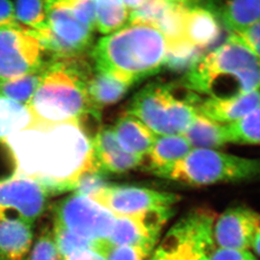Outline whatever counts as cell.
Instances as JSON below:
<instances>
[{"mask_svg":"<svg viewBox=\"0 0 260 260\" xmlns=\"http://www.w3.org/2000/svg\"><path fill=\"white\" fill-rule=\"evenodd\" d=\"M92 145L95 160L103 173H125L142 163V158L121 147L113 128L98 131L92 138Z\"/></svg>","mask_w":260,"mask_h":260,"instance_id":"cell-16","label":"cell"},{"mask_svg":"<svg viewBox=\"0 0 260 260\" xmlns=\"http://www.w3.org/2000/svg\"><path fill=\"white\" fill-rule=\"evenodd\" d=\"M45 66L31 74L0 82V95L28 105L40 84Z\"/></svg>","mask_w":260,"mask_h":260,"instance_id":"cell-27","label":"cell"},{"mask_svg":"<svg viewBox=\"0 0 260 260\" xmlns=\"http://www.w3.org/2000/svg\"><path fill=\"white\" fill-rule=\"evenodd\" d=\"M166 1L181 7L191 8L195 6H203L201 4L204 0H166Z\"/></svg>","mask_w":260,"mask_h":260,"instance_id":"cell-40","label":"cell"},{"mask_svg":"<svg viewBox=\"0 0 260 260\" xmlns=\"http://www.w3.org/2000/svg\"><path fill=\"white\" fill-rule=\"evenodd\" d=\"M193 150L183 135L157 136L148 152L146 169L157 175L160 171L181 160Z\"/></svg>","mask_w":260,"mask_h":260,"instance_id":"cell-21","label":"cell"},{"mask_svg":"<svg viewBox=\"0 0 260 260\" xmlns=\"http://www.w3.org/2000/svg\"><path fill=\"white\" fill-rule=\"evenodd\" d=\"M95 29L103 34L120 30L129 22V10L122 0H95Z\"/></svg>","mask_w":260,"mask_h":260,"instance_id":"cell-25","label":"cell"},{"mask_svg":"<svg viewBox=\"0 0 260 260\" xmlns=\"http://www.w3.org/2000/svg\"><path fill=\"white\" fill-rule=\"evenodd\" d=\"M221 34L220 21L215 13L205 6L186 8L184 38L200 51L217 43Z\"/></svg>","mask_w":260,"mask_h":260,"instance_id":"cell-17","label":"cell"},{"mask_svg":"<svg viewBox=\"0 0 260 260\" xmlns=\"http://www.w3.org/2000/svg\"><path fill=\"white\" fill-rule=\"evenodd\" d=\"M258 213L246 207L230 208L216 218L213 237L218 248L249 250Z\"/></svg>","mask_w":260,"mask_h":260,"instance_id":"cell-14","label":"cell"},{"mask_svg":"<svg viewBox=\"0 0 260 260\" xmlns=\"http://www.w3.org/2000/svg\"><path fill=\"white\" fill-rule=\"evenodd\" d=\"M34 118L27 105L0 95V142L32 125Z\"/></svg>","mask_w":260,"mask_h":260,"instance_id":"cell-23","label":"cell"},{"mask_svg":"<svg viewBox=\"0 0 260 260\" xmlns=\"http://www.w3.org/2000/svg\"><path fill=\"white\" fill-rule=\"evenodd\" d=\"M260 106V90L228 98H207L197 103V113L226 125L238 121Z\"/></svg>","mask_w":260,"mask_h":260,"instance_id":"cell-15","label":"cell"},{"mask_svg":"<svg viewBox=\"0 0 260 260\" xmlns=\"http://www.w3.org/2000/svg\"><path fill=\"white\" fill-rule=\"evenodd\" d=\"M173 214L172 207L149 210L135 215H116L115 224L107 243L110 247H155L163 226Z\"/></svg>","mask_w":260,"mask_h":260,"instance_id":"cell-13","label":"cell"},{"mask_svg":"<svg viewBox=\"0 0 260 260\" xmlns=\"http://www.w3.org/2000/svg\"><path fill=\"white\" fill-rule=\"evenodd\" d=\"M103 172H90L81 176L73 187L75 194L82 195L91 199L101 191L108 188L109 183Z\"/></svg>","mask_w":260,"mask_h":260,"instance_id":"cell-31","label":"cell"},{"mask_svg":"<svg viewBox=\"0 0 260 260\" xmlns=\"http://www.w3.org/2000/svg\"><path fill=\"white\" fill-rule=\"evenodd\" d=\"M78 58L53 59L46 63L40 84L28 104L34 123L79 121L92 113L87 81L92 70Z\"/></svg>","mask_w":260,"mask_h":260,"instance_id":"cell-3","label":"cell"},{"mask_svg":"<svg viewBox=\"0 0 260 260\" xmlns=\"http://www.w3.org/2000/svg\"><path fill=\"white\" fill-rule=\"evenodd\" d=\"M131 85L108 73L95 69L87 81V94L93 109L99 113L103 108L118 103Z\"/></svg>","mask_w":260,"mask_h":260,"instance_id":"cell-20","label":"cell"},{"mask_svg":"<svg viewBox=\"0 0 260 260\" xmlns=\"http://www.w3.org/2000/svg\"><path fill=\"white\" fill-rule=\"evenodd\" d=\"M251 248L260 257V214L258 213L256 221L255 230L253 233V238L251 242Z\"/></svg>","mask_w":260,"mask_h":260,"instance_id":"cell-39","label":"cell"},{"mask_svg":"<svg viewBox=\"0 0 260 260\" xmlns=\"http://www.w3.org/2000/svg\"><path fill=\"white\" fill-rule=\"evenodd\" d=\"M202 51L186 39L168 43L165 67L175 72H187L202 57Z\"/></svg>","mask_w":260,"mask_h":260,"instance_id":"cell-30","label":"cell"},{"mask_svg":"<svg viewBox=\"0 0 260 260\" xmlns=\"http://www.w3.org/2000/svg\"><path fill=\"white\" fill-rule=\"evenodd\" d=\"M61 260H107L106 252L100 250H85L73 253Z\"/></svg>","mask_w":260,"mask_h":260,"instance_id":"cell-38","label":"cell"},{"mask_svg":"<svg viewBox=\"0 0 260 260\" xmlns=\"http://www.w3.org/2000/svg\"><path fill=\"white\" fill-rule=\"evenodd\" d=\"M116 215L95 200L70 195L54 208V224L94 242H107L115 224Z\"/></svg>","mask_w":260,"mask_h":260,"instance_id":"cell-9","label":"cell"},{"mask_svg":"<svg viewBox=\"0 0 260 260\" xmlns=\"http://www.w3.org/2000/svg\"><path fill=\"white\" fill-rule=\"evenodd\" d=\"M50 194L41 183L24 176L0 179V219L33 225L44 212Z\"/></svg>","mask_w":260,"mask_h":260,"instance_id":"cell-11","label":"cell"},{"mask_svg":"<svg viewBox=\"0 0 260 260\" xmlns=\"http://www.w3.org/2000/svg\"><path fill=\"white\" fill-rule=\"evenodd\" d=\"M32 225L22 220L0 219V260H26L32 247Z\"/></svg>","mask_w":260,"mask_h":260,"instance_id":"cell-18","label":"cell"},{"mask_svg":"<svg viewBox=\"0 0 260 260\" xmlns=\"http://www.w3.org/2000/svg\"><path fill=\"white\" fill-rule=\"evenodd\" d=\"M182 135L193 149L216 150L228 144L225 125L215 123L198 113L193 123Z\"/></svg>","mask_w":260,"mask_h":260,"instance_id":"cell-22","label":"cell"},{"mask_svg":"<svg viewBox=\"0 0 260 260\" xmlns=\"http://www.w3.org/2000/svg\"><path fill=\"white\" fill-rule=\"evenodd\" d=\"M45 53L33 30L20 25L0 28V82L40 70Z\"/></svg>","mask_w":260,"mask_h":260,"instance_id":"cell-10","label":"cell"},{"mask_svg":"<svg viewBox=\"0 0 260 260\" xmlns=\"http://www.w3.org/2000/svg\"><path fill=\"white\" fill-rule=\"evenodd\" d=\"M129 12L141 6L146 0H122Z\"/></svg>","mask_w":260,"mask_h":260,"instance_id":"cell-41","label":"cell"},{"mask_svg":"<svg viewBox=\"0 0 260 260\" xmlns=\"http://www.w3.org/2000/svg\"><path fill=\"white\" fill-rule=\"evenodd\" d=\"M259 175L260 159L210 149H193L157 174L160 178L195 186L244 180Z\"/></svg>","mask_w":260,"mask_h":260,"instance_id":"cell-5","label":"cell"},{"mask_svg":"<svg viewBox=\"0 0 260 260\" xmlns=\"http://www.w3.org/2000/svg\"><path fill=\"white\" fill-rule=\"evenodd\" d=\"M115 215H135L172 208L180 197L175 193L135 186H108L91 198Z\"/></svg>","mask_w":260,"mask_h":260,"instance_id":"cell-12","label":"cell"},{"mask_svg":"<svg viewBox=\"0 0 260 260\" xmlns=\"http://www.w3.org/2000/svg\"><path fill=\"white\" fill-rule=\"evenodd\" d=\"M14 5L19 25L34 31L47 27V0H14Z\"/></svg>","mask_w":260,"mask_h":260,"instance_id":"cell-29","label":"cell"},{"mask_svg":"<svg viewBox=\"0 0 260 260\" xmlns=\"http://www.w3.org/2000/svg\"><path fill=\"white\" fill-rule=\"evenodd\" d=\"M19 25L15 15L14 0H0V28Z\"/></svg>","mask_w":260,"mask_h":260,"instance_id":"cell-37","label":"cell"},{"mask_svg":"<svg viewBox=\"0 0 260 260\" xmlns=\"http://www.w3.org/2000/svg\"><path fill=\"white\" fill-rule=\"evenodd\" d=\"M34 32L53 59L78 58L93 40V30L78 20L63 0H47V27Z\"/></svg>","mask_w":260,"mask_h":260,"instance_id":"cell-8","label":"cell"},{"mask_svg":"<svg viewBox=\"0 0 260 260\" xmlns=\"http://www.w3.org/2000/svg\"><path fill=\"white\" fill-rule=\"evenodd\" d=\"M78 20L94 31L95 29V0H63Z\"/></svg>","mask_w":260,"mask_h":260,"instance_id":"cell-35","label":"cell"},{"mask_svg":"<svg viewBox=\"0 0 260 260\" xmlns=\"http://www.w3.org/2000/svg\"><path fill=\"white\" fill-rule=\"evenodd\" d=\"M168 41L152 25L128 23L101 38L92 51L95 69L130 85L165 67Z\"/></svg>","mask_w":260,"mask_h":260,"instance_id":"cell-2","label":"cell"},{"mask_svg":"<svg viewBox=\"0 0 260 260\" xmlns=\"http://www.w3.org/2000/svg\"><path fill=\"white\" fill-rule=\"evenodd\" d=\"M229 38L244 46L260 61V20L238 32L231 33Z\"/></svg>","mask_w":260,"mask_h":260,"instance_id":"cell-34","label":"cell"},{"mask_svg":"<svg viewBox=\"0 0 260 260\" xmlns=\"http://www.w3.org/2000/svg\"><path fill=\"white\" fill-rule=\"evenodd\" d=\"M215 215L196 209L181 218L164 236L146 260H209L215 249Z\"/></svg>","mask_w":260,"mask_h":260,"instance_id":"cell-7","label":"cell"},{"mask_svg":"<svg viewBox=\"0 0 260 260\" xmlns=\"http://www.w3.org/2000/svg\"><path fill=\"white\" fill-rule=\"evenodd\" d=\"M16 175L41 183L51 195L72 191L85 173L100 170L92 139L79 121L34 123L5 141Z\"/></svg>","mask_w":260,"mask_h":260,"instance_id":"cell-1","label":"cell"},{"mask_svg":"<svg viewBox=\"0 0 260 260\" xmlns=\"http://www.w3.org/2000/svg\"><path fill=\"white\" fill-rule=\"evenodd\" d=\"M183 87L207 98H228L260 90V61L237 41L206 53L185 73Z\"/></svg>","mask_w":260,"mask_h":260,"instance_id":"cell-4","label":"cell"},{"mask_svg":"<svg viewBox=\"0 0 260 260\" xmlns=\"http://www.w3.org/2000/svg\"><path fill=\"white\" fill-rule=\"evenodd\" d=\"M209 260H257L249 250L215 248Z\"/></svg>","mask_w":260,"mask_h":260,"instance_id":"cell-36","label":"cell"},{"mask_svg":"<svg viewBox=\"0 0 260 260\" xmlns=\"http://www.w3.org/2000/svg\"><path fill=\"white\" fill-rule=\"evenodd\" d=\"M221 20L231 33L243 30L260 20V0H229L223 7Z\"/></svg>","mask_w":260,"mask_h":260,"instance_id":"cell-24","label":"cell"},{"mask_svg":"<svg viewBox=\"0 0 260 260\" xmlns=\"http://www.w3.org/2000/svg\"><path fill=\"white\" fill-rule=\"evenodd\" d=\"M53 240L61 259L85 250H100L107 252L109 245L107 242H94L74 234L59 225L53 226Z\"/></svg>","mask_w":260,"mask_h":260,"instance_id":"cell-28","label":"cell"},{"mask_svg":"<svg viewBox=\"0 0 260 260\" xmlns=\"http://www.w3.org/2000/svg\"><path fill=\"white\" fill-rule=\"evenodd\" d=\"M26 260H61L53 240V232L48 229L41 234L31 247Z\"/></svg>","mask_w":260,"mask_h":260,"instance_id":"cell-32","label":"cell"},{"mask_svg":"<svg viewBox=\"0 0 260 260\" xmlns=\"http://www.w3.org/2000/svg\"><path fill=\"white\" fill-rule=\"evenodd\" d=\"M113 130L123 150L142 159L157 137L147 126L128 113L118 118Z\"/></svg>","mask_w":260,"mask_h":260,"instance_id":"cell-19","label":"cell"},{"mask_svg":"<svg viewBox=\"0 0 260 260\" xmlns=\"http://www.w3.org/2000/svg\"><path fill=\"white\" fill-rule=\"evenodd\" d=\"M155 247L147 245L109 247L106 252L107 260H146Z\"/></svg>","mask_w":260,"mask_h":260,"instance_id":"cell-33","label":"cell"},{"mask_svg":"<svg viewBox=\"0 0 260 260\" xmlns=\"http://www.w3.org/2000/svg\"><path fill=\"white\" fill-rule=\"evenodd\" d=\"M228 144L260 145V106L243 118L225 125Z\"/></svg>","mask_w":260,"mask_h":260,"instance_id":"cell-26","label":"cell"},{"mask_svg":"<svg viewBox=\"0 0 260 260\" xmlns=\"http://www.w3.org/2000/svg\"><path fill=\"white\" fill-rule=\"evenodd\" d=\"M197 103L190 95H177L172 85L153 83L136 93L127 113L157 136L182 135L196 117Z\"/></svg>","mask_w":260,"mask_h":260,"instance_id":"cell-6","label":"cell"}]
</instances>
